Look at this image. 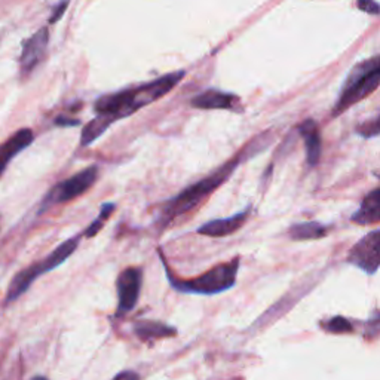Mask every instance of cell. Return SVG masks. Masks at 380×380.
Returning <instances> with one entry per match:
<instances>
[{"mask_svg":"<svg viewBox=\"0 0 380 380\" xmlns=\"http://www.w3.org/2000/svg\"><path fill=\"white\" fill-rule=\"evenodd\" d=\"M185 74L186 71L178 70L165 74L156 81L100 97L94 104L97 116L93 120H89L82 131L81 147H86L100 139L101 134L116 120L125 119L171 93L174 86L185 78Z\"/></svg>","mask_w":380,"mask_h":380,"instance_id":"6da1fadb","label":"cell"},{"mask_svg":"<svg viewBox=\"0 0 380 380\" xmlns=\"http://www.w3.org/2000/svg\"><path fill=\"white\" fill-rule=\"evenodd\" d=\"M248 149L250 146L242 147L239 154H236L232 159L227 161L214 174H211L205 177L204 180L197 181V183L185 189L175 197H173V200L166 202L159 216V224L162 229L170 223H173L175 219L189 214V212H192L193 209L200 207L207 197H209L211 193H214L224 183V181L234 174V171L238 168V165L242 162V159L246 158Z\"/></svg>","mask_w":380,"mask_h":380,"instance_id":"7a4b0ae2","label":"cell"},{"mask_svg":"<svg viewBox=\"0 0 380 380\" xmlns=\"http://www.w3.org/2000/svg\"><path fill=\"white\" fill-rule=\"evenodd\" d=\"M162 263L165 267L166 278H168L171 287L175 292L183 294H197V296H216L224 293L234 288L238 278L239 270V257H235L234 260L217 265L207 270L204 275L196 278H178L174 275V272L166 265L165 258L162 257Z\"/></svg>","mask_w":380,"mask_h":380,"instance_id":"3957f363","label":"cell"},{"mask_svg":"<svg viewBox=\"0 0 380 380\" xmlns=\"http://www.w3.org/2000/svg\"><path fill=\"white\" fill-rule=\"evenodd\" d=\"M380 85V55L357 64L342 86V93L334 104L333 117L343 115L352 105L367 98Z\"/></svg>","mask_w":380,"mask_h":380,"instance_id":"277c9868","label":"cell"},{"mask_svg":"<svg viewBox=\"0 0 380 380\" xmlns=\"http://www.w3.org/2000/svg\"><path fill=\"white\" fill-rule=\"evenodd\" d=\"M79 242H81V235L73 236L64 241L62 246H58L48 257H45L43 260L36 262L33 265H30L28 267L20 270L17 275L13 277V280L11 281L8 287L6 299H5L6 305H9V303L15 301L21 294H24L30 288V285H32L39 277L57 269L58 266H62L76 251V248H78Z\"/></svg>","mask_w":380,"mask_h":380,"instance_id":"5b68a950","label":"cell"},{"mask_svg":"<svg viewBox=\"0 0 380 380\" xmlns=\"http://www.w3.org/2000/svg\"><path fill=\"white\" fill-rule=\"evenodd\" d=\"M98 177V168L97 166H88V168L79 171L78 174H74L73 177L59 181L57 183L48 193L43 197V201L40 204V212L47 211L48 208L58 205V204H66L69 201L76 200L85 192H88L93 185L96 183V180Z\"/></svg>","mask_w":380,"mask_h":380,"instance_id":"8992f818","label":"cell"},{"mask_svg":"<svg viewBox=\"0 0 380 380\" xmlns=\"http://www.w3.org/2000/svg\"><path fill=\"white\" fill-rule=\"evenodd\" d=\"M346 262L367 275H374L380 269V229L362 236L349 251Z\"/></svg>","mask_w":380,"mask_h":380,"instance_id":"52a82bcc","label":"cell"},{"mask_svg":"<svg viewBox=\"0 0 380 380\" xmlns=\"http://www.w3.org/2000/svg\"><path fill=\"white\" fill-rule=\"evenodd\" d=\"M143 284V270L140 267H127L119 273L117 288V315L131 312L139 303Z\"/></svg>","mask_w":380,"mask_h":380,"instance_id":"ba28073f","label":"cell"},{"mask_svg":"<svg viewBox=\"0 0 380 380\" xmlns=\"http://www.w3.org/2000/svg\"><path fill=\"white\" fill-rule=\"evenodd\" d=\"M50 42V32L47 27L40 30L24 42L23 52L20 57V74L21 78H28L35 71V69L43 62L47 57V48Z\"/></svg>","mask_w":380,"mask_h":380,"instance_id":"9c48e42d","label":"cell"},{"mask_svg":"<svg viewBox=\"0 0 380 380\" xmlns=\"http://www.w3.org/2000/svg\"><path fill=\"white\" fill-rule=\"evenodd\" d=\"M250 216V208L246 211H241L238 214H234L227 219H217L204 223L196 232L200 235L211 236V238H224L238 232L242 226L246 224Z\"/></svg>","mask_w":380,"mask_h":380,"instance_id":"30bf717a","label":"cell"},{"mask_svg":"<svg viewBox=\"0 0 380 380\" xmlns=\"http://www.w3.org/2000/svg\"><path fill=\"white\" fill-rule=\"evenodd\" d=\"M35 140V134L30 128H23L12 134L6 142L0 144V177L4 175L9 162Z\"/></svg>","mask_w":380,"mask_h":380,"instance_id":"8fae6325","label":"cell"},{"mask_svg":"<svg viewBox=\"0 0 380 380\" xmlns=\"http://www.w3.org/2000/svg\"><path fill=\"white\" fill-rule=\"evenodd\" d=\"M239 98L229 93L217 89H208L192 100V108L202 110H232Z\"/></svg>","mask_w":380,"mask_h":380,"instance_id":"7c38bea8","label":"cell"},{"mask_svg":"<svg viewBox=\"0 0 380 380\" xmlns=\"http://www.w3.org/2000/svg\"><path fill=\"white\" fill-rule=\"evenodd\" d=\"M299 131L301 134V139L305 142L306 147V161L311 166L316 165L321 156V132H319L318 124L313 119H306L299 125Z\"/></svg>","mask_w":380,"mask_h":380,"instance_id":"4fadbf2b","label":"cell"},{"mask_svg":"<svg viewBox=\"0 0 380 380\" xmlns=\"http://www.w3.org/2000/svg\"><path fill=\"white\" fill-rule=\"evenodd\" d=\"M351 220L359 226L380 223V188L372 190L364 197L359 208L354 212Z\"/></svg>","mask_w":380,"mask_h":380,"instance_id":"5bb4252c","label":"cell"},{"mask_svg":"<svg viewBox=\"0 0 380 380\" xmlns=\"http://www.w3.org/2000/svg\"><path fill=\"white\" fill-rule=\"evenodd\" d=\"M134 331L144 342H151L156 339L173 338L177 334V328L161 323V321H151V319H144L134 324Z\"/></svg>","mask_w":380,"mask_h":380,"instance_id":"9a60e30c","label":"cell"},{"mask_svg":"<svg viewBox=\"0 0 380 380\" xmlns=\"http://www.w3.org/2000/svg\"><path fill=\"white\" fill-rule=\"evenodd\" d=\"M328 227L318 221H303L293 224L288 229V235L293 241H313L327 236Z\"/></svg>","mask_w":380,"mask_h":380,"instance_id":"2e32d148","label":"cell"},{"mask_svg":"<svg viewBox=\"0 0 380 380\" xmlns=\"http://www.w3.org/2000/svg\"><path fill=\"white\" fill-rule=\"evenodd\" d=\"M115 208H116L115 204H104V205L101 207V211H100L98 217L88 226V229L84 232V235H85L86 238H93V236H96V235L103 229V226H104L105 220H109V217L112 216V212L115 211Z\"/></svg>","mask_w":380,"mask_h":380,"instance_id":"e0dca14e","label":"cell"},{"mask_svg":"<svg viewBox=\"0 0 380 380\" xmlns=\"http://www.w3.org/2000/svg\"><path fill=\"white\" fill-rule=\"evenodd\" d=\"M323 328L331 334H347L354 333V324L343 316H334L323 324Z\"/></svg>","mask_w":380,"mask_h":380,"instance_id":"ac0fdd59","label":"cell"},{"mask_svg":"<svg viewBox=\"0 0 380 380\" xmlns=\"http://www.w3.org/2000/svg\"><path fill=\"white\" fill-rule=\"evenodd\" d=\"M357 132L364 137V139H373V137L380 135V115L369 122H364L357 128Z\"/></svg>","mask_w":380,"mask_h":380,"instance_id":"d6986e66","label":"cell"},{"mask_svg":"<svg viewBox=\"0 0 380 380\" xmlns=\"http://www.w3.org/2000/svg\"><path fill=\"white\" fill-rule=\"evenodd\" d=\"M364 336L369 340L380 336V311H374L366 321V333H364Z\"/></svg>","mask_w":380,"mask_h":380,"instance_id":"ffe728a7","label":"cell"},{"mask_svg":"<svg viewBox=\"0 0 380 380\" xmlns=\"http://www.w3.org/2000/svg\"><path fill=\"white\" fill-rule=\"evenodd\" d=\"M358 8L362 12H367L372 15H379L380 13V5L374 0H358Z\"/></svg>","mask_w":380,"mask_h":380,"instance_id":"44dd1931","label":"cell"},{"mask_svg":"<svg viewBox=\"0 0 380 380\" xmlns=\"http://www.w3.org/2000/svg\"><path fill=\"white\" fill-rule=\"evenodd\" d=\"M67 6H69V0H63V2H59V4L54 8V11H52V13H51L50 24H55L58 20H62V17L64 15Z\"/></svg>","mask_w":380,"mask_h":380,"instance_id":"7402d4cb","label":"cell"},{"mask_svg":"<svg viewBox=\"0 0 380 380\" xmlns=\"http://www.w3.org/2000/svg\"><path fill=\"white\" fill-rule=\"evenodd\" d=\"M113 380H140V376L137 374L135 372L125 370V372H122V373H119L117 376H115Z\"/></svg>","mask_w":380,"mask_h":380,"instance_id":"603a6c76","label":"cell"},{"mask_svg":"<svg viewBox=\"0 0 380 380\" xmlns=\"http://www.w3.org/2000/svg\"><path fill=\"white\" fill-rule=\"evenodd\" d=\"M79 124H81L79 120H73V119H66V117L55 119V125L57 127H78Z\"/></svg>","mask_w":380,"mask_h":380,"instance_id":"cb8c5ba5","label":"cell"},{"mask_svg":"<svg viewBox=\"0 0 380 380\" xmlns=\"http://www.w3.org/2000/svg\"><path fill=\"white\" fill-rule=\"evenodd\" d=\"M32 380H48V379L45 377V376H36V377H33Z\"/></svg>","mask_w":380,"mask_h":380,"instance_id":"d4e9b609","label":"cell"}]
</instances>
